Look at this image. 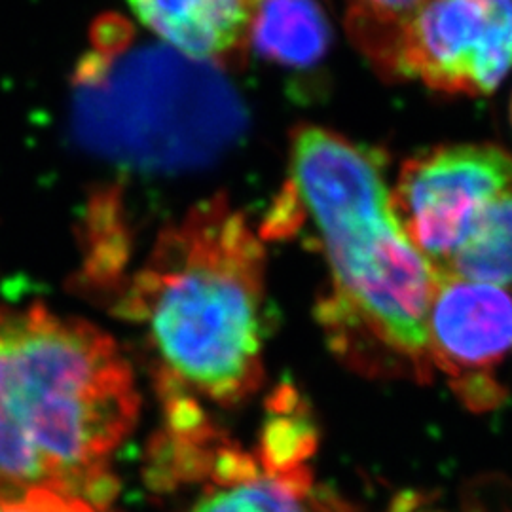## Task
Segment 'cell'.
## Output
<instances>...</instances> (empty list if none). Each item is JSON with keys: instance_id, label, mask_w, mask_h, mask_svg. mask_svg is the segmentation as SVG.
<instances>
[{"instance_id": "cell-13", "label": "cell", "mask_w": 512, "mask_h": 512, "mask_svg": "<svg viewBox=\"0 0 512 512\" xmlns=\"http://www.w3.org/2000/svg\"><path fill=\"white\" fill-rule=\"evenodd\" d=\"M38 495L46 512H109L105 505H95L76 495L59 494L52 490H38Z\"/></svg>"}, {"instance_id": "cell-1", "label": "cell", "mask_w": 512, "mask_h": 512, "mask_svg": "<svg viewBox=\"0 0 512 512\" xmlns=\"http://www.w3.org/2000/svg\"><path fill=\"white\" fill-rule=\"evenodd\" d=\"M289 175L287 205L310 220L327 262L321 323L336 351L370 374L431 382L427 317L439 272L404 230L382 154L304 126Z\"/></svg>"}, {"instance_id": "cell-8", "label": "cell", "mask_w": 512, "mask_h": 512, "mask_svg": "<svg viewBox=\"0 0 512 512\" xmlns=\"http://www.w3.org/2000/svg\"><path fill=\"white\" fill-rule=\"evenodd\" d=\"M196 480L202 490L186 512H351L313 486L308 459L277 456L264 442L249 452L222 439Z\"/></svg>"}, {"instance_id": "cell-10", "label": "cell", "mask_w": 512, "mask_h": 512, "mask_svg": "<svg viewBox=\"0 0 512 512\" xmlns=\"http://www.w3.org/2000/svg\"><path fill=\"white\" fill-rule=\"evenodd\" d=\"M332 42L321 0H255L249 46L285 69H311L329 54Z\"/></svg>"}, {"instance_id": "cell-11", "label": "cell", "mask_w": 512, "mask_h": 512, "mask_svg": "<svg viewBox=\"0 0 512 512\" xmlns=\"http://www.w3.org/2000/svg\"><path fill=\"white\" fill-rule=\"evenodd\" d=\"M439 275L488 283L512 294V190L484 207Z\"/></svg>"}, {"instance_id": "cell-2", "label": "cell", "mask_w": 512, "mask_h": 512, "mask_svg": "<svg viewBox=\"0 0 512 512\" xmlns=\"http://www.w3.org/2000/svg\"><path fill=\"white\" fill-rule=\"evenodd\" d=\"M139 416L126 357L92 323L0 310V486L110 497V459Z\"/></svg>"}, {"instance_id": "cell-15", "label": "cell", "mask_w": 512, "mask_h": 512, "mask_svg": "<svg viewBox=\"0 0 512 512\" xmlns=\"http://www.w3.org/2000/svg\"><path fill=\"white\" fill-rule=\"evenodd\" d=\"M511 120H512V101H511Z\"/></svg>"}, {"instance_id": "cell-6", "label": "cell", "mask_w": 512, "mask_h": 512, "mask_svg": "<svg viewBox=\"0 0 512 512\" xmlns=\"http://www.w3.org/2000/svg\"><path fill=\"white\" fill-rule=\"evenodd\" d=\"M509 190V150L448 145L408 160L391 192L408 238L440 274L484 207Z\"/></svg>"}, {"instance_id": "cell-4", "label": "cell", "mask_w": 512, "mask_h": 512, "mask_svg": "<svg viewBox=\"0 0 512 512\" xmlns=\"http://www.w3.org/2000/svg\"><path fill=\"white\" fill-rule=\"evenodd\" d=\"M73 128L97 160L137 175L200 171L247 129V109L220 65L164 44H133L124 21L95 31L76 74Z\"/></svg>"}, {"instance_id": "cell-7", "label": "cell", "mask_w": 512, "mask_h": 512, "mask_svg": "<svg viewBox=\"0 0 512 512\" xmlns=\"http://www.w3.org/2000/svg\"><path fill=\"white\" fill-rule=\"evenodd\" d=\"M429 355L461 401L488 410L503 391L492 378L512 355V294L488 285L439 275L427 317Z\"/></svg>"}, {"instance_id": "cell-14", "label": "cell", "mask_w": 512, "mask_h": 512, "mask_svg": "<svg viewBox=\"0 0 512 512\" xmlns=\"http://www.w3.org/2000/svg\"><path fill=\"white\" fill-rule=\"evenodd\" d=\"M0 512H46L38 490H12L0 486Z\"/></svg>"}, {"instance_id": "cell-12", "label": "cell", "mask_w": 512, "mask_h": 512, "mask_svg": "<svg viewBox=\"0 0 512 512\" xmlns=\"http://www.w3.org/2000/svg\"><path fill=\"white\" fill-rule=\"evenodd\" d=\"M421 0H353L349 10L351 37L370 61L384 71L391 69L397 35L404 19Z\"/></svg>"}, {"instance_id": "cell-3", "label": "cell", "mask_w": 512, "mask_h": 512, "mask_svg": "<svg viewBox=\"0 0 512 512\" xmlns=\"http://www.w3.org/2000/svg\"><path fill=\"white\" fill-rule=\"evenodd\" d=\"M262 238L224 198L160 232L122 291L160 363L162 395L230 408L264 376Z\"/></svg>"}, {"instance_id": "cell-5", "label": "cell", "mask_w": 512, "mask_h": 512, "mask_svg": "<svg viewBox=\"0 0 512 512\" xmlns=\"http://www.w3.org/2000/svg\"><path fill=\"white\" fill-rule=\"evenodd\" d=\"M511 69L512 0H421L399 29L389 76L478 97Z\"/></svg>"}, {"instance_id": "cell-9", "label": "cell", "mask_w": 512, "mask_h": 512, "mask_svg": "<svg viewBox=\"0 0 512 512\" xmlns=\"http://www.w3.org/2000/svg\"><path fill=\"white\" fill-rule=\"evenodd\" d=\"M135 16L179 54L228 65L247 50L255 0H128Z\"/></svg>"}]
</instances>
